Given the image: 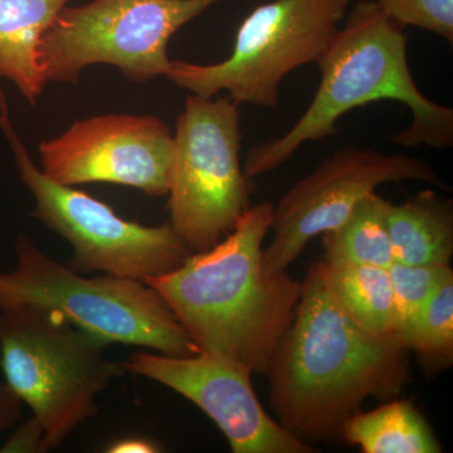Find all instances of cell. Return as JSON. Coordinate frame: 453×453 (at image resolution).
<instances>
[{"label":"cell","mask_w":453,"mask_h":453,"mask_svg":"<svg viewBox=\"0 0 453 453\" xmlns=\"http://www.w3.org/2000/svg\"><path fill=\"white\" fill-rule=\"evenodd\" d=\"M407 354L396 340L363 330L334 297L326 262H312L265 372L277 422L310 446L342 438L366 399L402 395L411 380Z\"/></svg>","instance_id":"6da1fadb"},{"label":"cell","mask_w":453,"mask_h":453,"mask_svg":"<svg viewBox=\"0 0 453 453\" xmlns=\"http://www.w3.org/2000/svg\"><path fill=\"white\" fill-rule=\"evenodd\" d=\"M273 211L271 202L250 207L225 241L144 281L159 292L202 354L231 360L251 374L266 372L303 291V281L286 271L268 275L264 270L262 244Z\"/></svg>","instance_id":"7a4b0ae2"},{"label":"cell","mask_w":453,"mask_h":453,"mask_svg":"<svg viewBox=\"0 0 453 453\" xmlns=\"http://www.w3.org/2000/svg\"><path fill=\"white\" fill-rule=\"evenodd\" d=\"M407 44L403 27L390 20L378 2L357 3L316 62L321 81L311 104L290 130L250 149L246 177L280 168L306 142L334 135L345 113L381 100L403 104L412 113L410 127L393 136L395 144L451 148L453 110L418 88L408 64Z\"/></svg>","instance_id":"3957f363"},{"label":"cell","mask_w":453,"mask_h":453,"mask_svg":"<svg viewBox=\"0 0 453 453\" xmlns=\"http://www.w3.org/2000/svg\"><path fill=\"white\" fill-rule=\"evenodd\" d=\"M107 345L53 310H0V368L41 422L44 452L96 416L97 395L127 372L107 357Z\"/></svg>","instance_id":"277c9868"},{"label":"cell","mask_w":453,"mask_h":453,"mask_svg":"<svg viewBox=\"0 0 453 453\" xmlns=\"http://www.w3.org/2000/svg\"><path fill=\"white\" fill-rule=\"evenodd\" d=\"M14 251L16 267L0 273V310H53L107 344L154 349L170 357L201 353L165 300L148 283L77 275L42 252L27 234L18 235Z\"/></svg>","instance_id":"5b68a950"},{"label":"cell","mask_w":453,"mask_h":453,"mask_svg":"<svg viewBox=\"0 0 453 453\" xmlns=\"http://www.w3.org/2000/svg\"><path fill=\"white\" fill-rule=\"evenodd\" d=\"M351 0H273L241 23L231 55L213 65L172 61L170 81L210 98L220 92L237 103L273 109L280 86L297 68L316 64L345 19Z\"/></svg>","instance_id":"8992f818"},{"label":"cell","mask_w":453,"mask_h":453,"mask_svg":"<svg viewBox=\"0 0 453 453\" xmlns=\"http://www.w3.org/2000/svg\"><path fill=\"white\" fill-rule=\"evenodd\" d=\"M240 153V105L228 95H189L173 135L168 210L192 253L216 246L251 207Z\"/></svg>","instance_id":"52a82bcc"},{"label":"cell","mask_w":453,"mask_h":453,"mask_svg":"<svg viewBox=\"0 0 453 453\" xmlns=\"http://www.w3.org/2000/svg\"><path fill=\"white\" fill-rule=\"evenodd\" d=\"M222 0H92L65 7L44 32L38 57L47 82L77 83L85 68L110 65L130 81L168 73L170 38Z\"/></svg>","instance_id":"ba28073f"},{"label":"cell","mask_w":453,"mask_h":453,"mask_svg":"<svg viewBox=\"0 0 453 453\" xmlns=\"http://www.w3.org/2000/svg\"><path fill=\"white\" fill-rule=\"evenodd\" d=\"M0 118L19 177L35 196L33 219L71 244L77 270L145 281L177 270L192 255L169 222L157 226L129 222L106 203L47 177L12 125L2 86Z\"/></svg>","instance_id":"9c48e42d"},{"label":"cell","mask_w":453,"mask_h":453,"mask_svg":"<svg viewBox=\"0 0 453 453\" xmlns=\"http://www.w3.org/2000/svg\"><path fill=\"white\" fill-rule=\"evenodd\" d=\"M419 180L445 188L434 169L419 157L345 146L273 205V241L262 252L268 275L288 270L310 241L332 231L383 184Z\"/></svg>","instance_id":"30bf717a"},{"label":"cell","mask_w":453,"mask_h":453,"mask_svg":"<svg viewBox=\"0 0 453 453\" xmlns=\"http://www.w3.org/2000/svg\"><path fill=\"white\" fill-rule=\"evenodd\" d=\"M42 172L62 186L120 184L168 196L173 135L153 115L109 113L76 121L40 144Z\"/></svg>","instance_id":"8fae6325"},{"label":"cell","mask_w":453,"mask_h":453,"mask_svg":"<svg viewBox=\"0 0 453 453\" xmlns=\"http://www.w3.org/2000/svg\"><path fill=\"white\" fill-rule=\"evenodd\" d=\"M125 371L157 381L186 396L223 432L234 453H312L275 421L258 401L251 372L223 357H170L134 351Z\"/></svg>","instance_id":"7c38bea8"},{"label":"cell","mask_w":453,"mask_h":453,"mask_svg":"<svg viewBox=\"0 0 453 453\" xmlns=\"http://www.w3.org/2000/svg\"><path fill=\"white\" fill-rule=\"evenodd\" d=\"M71 0H0V79L14 83L32 105L47 80L38 57L44 32Z\"/></svg>","instance_id":"4fadbf2b"},{"label":"cell","mask_w":453,"mask_h":453,"mask_svg":"<svg viewBox=\"0 0 453 453\" xmlns=\"http://www.w3.org/2000/svg\"><path fill=\"white\" fill-rule=\"evenodd\" d=\"M387 228L395 262L449 266L453 255L452 201L426 189L401 204L389 202Z\"/></svg>","instance_id":"5bb4252c"},{"label":"cell","mask_w":453,"mask_h":453,"mask_svg":"<svg viewBox=\"0 0 453 453\" xmlns=\"http://www.w3.org/2000/svg\"><path fill=\"white\" fill-rule=\"evenodd\" d=\"M342 438L365 453H438L440 442L411 401L390 399L377 410L359 411L342 427Z\"/></svg>","instance_id":"9a60e30c"},{"label":"cell","mask_w":453,"mask_h":453,"mask_svg":"<svg viewBox=\"0 0 453 453\" xmlns=\"http://www.w3.org/2000/svg\"><path fill=\"white\" fill-rule=\"evenodd\" d=\"M388 204L389 201L374 193L363 199L342 225L325 232L324 261L334 267L389 268L395 258L387 228Z\"/></svg>","instance_id":"2e32d148"},{"label":"cell","mask_w":453,"mask_h":453,"mask_svg":"<svg viewBox=\"0 0 453 453\" xmlns=\"http://www.w3.org/2000/svg\"><path fill=\"white\" fill-rule=\"evenodd\" d=\"M327 271L330 288L342 309L366 333L396 340L395 301L388 268L327 265Z\"/></svg>","instance_id":"e0dca14e"},{"label":"cell","mask_w":453,"mask_h":453,"mask_svg":"<svg viewBox=\"0 0 453 453\" xmlns=\"http://www.w3.org/2000/svg\"><path fill=\"white\" fill-rule=\"evenodd\" d=\"M403 347L414 351L429 369L449 368L453 362V277L427 301Z\"/></svg>","instance_id":"ac0fdd59"},{"label":"cell","mask_w":453,"mask_h":453,"mask_svg":"<svg viewBox=\"0 0 453 453\" xmlns=\"http://www.w3.org/2000/svg\"><path fill=\"white\" fill-rule=\"evenodd\" d=\"M395 301L396 340L403 345L427 301L449 277L451 267L441 265H404L393 262L388 268Z\"/></svg>","instance_id":"d6986e66"},{"label":"cell","mask_w":453,"mask_h":453,"mask_svg":"<svg viewBox=\"0 0 453 453\" xmlns=\"http://www.w3.org/2000/svg\"><path fill=\"white\" fill-rule=\"evenodd\" d=\"M378 4L396 25L417 27L453 43V0H378Z\"/></svg>","instance_id":"ffe728a7"},{"label":"cell","mask_w":453,"mask_h":453,"mask_svg":"<svg viewBox=\"0 0 453 453\" xmlns=\"http://www.w3.org/2000/svg\"><path fill=\"white\" fill-rule=\"evenodd\" d=\"M44 429L41 422L32 416L20 423L7 442L0 449L3 453H42L43 451Z\"/></svg>","instance_id":"44dd1931"},{"label":"cell","mask_w":453,"mask_h":453,"mask_svg":"<svg viewBox=\"0 0 453 453\" xmlns=\"http://www.w3.org/2000/svg\"><path fill=\"white\" fill-rule=\"evenodd\" d=\"M22 399L5 381H0V434L17 425L22 414Z\"/></svg>","instance_id":"7402d4cb"},{"label":"cell","mask_w":453,"mask_h":453,"mask_svg":"<svg viewBox=\"0 0 453 453\" xmlns=\"http://www.w3.org/2000/svg\"><path fill=\"white\" fill-rule=\"evenodd\" d=\"M110 453H155L160 452L159 447L155 446L150 441L142 438H127L113 443L107 449Z\"/></svg>","instance_id":"603a6c76"},{"label":"cell","mask_w":453,"mask_h":453,"mask_svg":"<svg viewBox=\"0 0 453 453\" xmlns=\"http://www.w3.org/2000/svg\"><path fill=\"white\" fill-rule=\"evenodd\" d=\"M0 127H2V118H0Z\"/></svg>","instance_id":"cb8c5ba5"}]
</instances>
